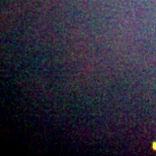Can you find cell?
Returning <instances> with one entry per match:
<instances>
[{
	"label": "cell",
	"mask_w": 156,
	"mask_h": 156,
	"mask_svg": "<svg viewBox=\"0 0 156 156\" xmlns=\"http://www.w3.org/2000/svg\"><path fill=\"white\" fill-rule=\"evenodd\" d=\"M154 148L156 149V143H155V145H154Z\"/></svg>",
	"instance_id": "6da1fadb"
}]
</instances>
